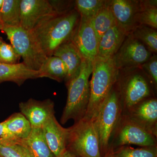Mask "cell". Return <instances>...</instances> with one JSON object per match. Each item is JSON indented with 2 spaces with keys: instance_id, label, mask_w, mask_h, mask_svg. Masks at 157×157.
I'll return each mask as SVG.
<instances>
[{
  "instance_id": "obj_1",
  "label": "cell",
  "mask_w": 157,
  "mask_h": 157,
  "mask_svg": "<svg viewBox=\"0 0 157 157\" xmlns=\"http://www.w3.org/2000/svg\"><path fill=\"white\" fill-rule=\"evenodd\" d=\"M80 17L75 9L48 18L32 31L46 56H52L60 45L71 40Z\"/></svg>"
},
{
  "instance_id": "obj_2",
  "label": "cell",
  "mask_w": 157,
  "mask_h": 157,
  "mask_svg": "<svg viewBox=\"0 0 157 157\" xmlns=\"http://www.w3.org/2000/svg\"><path fill=\"white\" fill-rule=\"evenodd\" d=\"M92 70L93 62L83 59L78 72L66 83L67 98L61 118L62 124L71 119L76 122L85 116L89 103V77Z\"/></svg>"
},
{
  "instance_id": "obj_3",
  "label": "cell",
  "mask_w": 157,
  "mask_h": 157,
  "mask_svg": "<svg viewBox=\"0 0 157 157\" xmlns=\"http://www.w3.org/2000/svg\"><path fill=\"white\" fill-rule=\"evenodd\" d=\"M118 73V69L112 58L104 59L97 56L93 62L89 103L84 117L94 121L101 106L117 81Z\"/></svg>"
},
{
  "instance_id": "obj_4",
  "label": "cell",
  "mask_w": 157,
  "mask_h": 157,
  "mask_svg": "<svg viewBox=\"0 0 157 157\" xmlns=\"http://www.w3.org/2000/svg\"><path fill=\"white\" fill-rule=\"evenodd\" d=\"M117 82L120 92L123 114L157 92L140 66L118 70Z\"/></svg>"
},
{
  "instance_id": "obj_5",
  "label": "cell",
  "mask_w": 157,
  "mask_h": 157,
  "mask_svg": "<svg viewBox=\"0 0 157 157\" xmlns=\"http://www.w3.org/2000/svg\"><path fill=\"white\" fill-rule=\"evenodd\" d=\"M123 114L122 103L117 81L98 112L94 123L99 136L101 155L109 151L114 130Z\"/></svg>"
},
{
  "instance_id": "obj_6",
  "label": "cell",
  "mask_w": 157,
  "mask_h": 157,
  "mask_svg": "<svg viewBox=\"0 0 157 157\" xmlns=\"http://www.w3.org/2000/svg\"><path fill=\"white\" fill-rule=\"evenodd\" d=\"M67 130V150L80 157H102L94 120L84 117Z\"/></svg>"
},
{
  "instance_id": "obj_7",
  "label": "cell",
  "mask_w": 157,
  "mask_h": 157,
  "mask_svg": "<svg viewBox=\"0 0 157 157\" xmlns=\"http://www.w3.org/2000/svg\"><path fill=\"white\" fill-rule=\"evenodd\" d=\"M11 44L22 58L28 69L38 71L48 57L42 50L34 34L21 27L4 26L2 30Z\"/></svg>"
},
{
  "instance_id": "obj_8",
  "label": "cell",
  "mask_w": 157,
  "mask_h": 157,
  "mask_svg": "<svg viewBox=\"0 0 157 157\" xmlns=\"http://www.w3.org/2000/svg\"><path fill=\"white\" fill-rule=\"evenodd\" d=\"M157 138L122 114L113 132L109 147L112 144L120 147L131 144L141 147L157 146Z\"/></svg>"
},
{
  "instance_id": "obj_9",
  "label": "cell",
  "mask_w": 157,
  "mask_h": 157,
  "mask_svg": "<svg viewBox=\"0 0 157 157\" xmlns=\"http://www.w3.org/2000/svg\"><path fill=\"white\" fill-rule=\"evenodd\" d=\"M153 54L131 34L126 37L113 59L118 70L140 66Z\"/></svg>"
},
{
  "instance_id": "obj_10",
  "label": "cell",
  "mask_w": 157,
  "mask_h": 157,
  "mask_svg": "<svg viewBox=\"0 0 157 157\" xmlns=\"http://www.w3.org/2000/svg\"><path fill=\"white\" fill-rule=\"evenodd\" d=\"M59 15L48 0H21L20 27L32 32L45 20Z\"/></svg>"
},
{
  "instance_id": "obj_11",
  "label": "cell",
  "mask_w": 157,
  "mask_h": 157,
  "mask_svg": "<svg viewBox=\"0 0 157 157\" xmlns=\"http://www.w3.org/2000/svg\"><path fill=\"white\" fill-rule=\"evenodd\" d=\"M71 41L83 59L94 60L98 55L99 41L89 19L80 16Z\"/></svg>"
},
{
  "instance_id": "obj_12",
  "label": "cell",
  "mask_w": 157,
  "mask_h": 157,
  "mask_svg": "<svg viewBox=\"0 0 157 157\" xmlns=\"http://www.w3.org/2000/svg\"><path fill=\"white\" fill-rule=\"evenodd\" d=\"M124 115L157 137V99L156 97L141 101Z\"/></svg>"
},
{
  "instance_id": "obj_13",
  "label": "cell",
  "mask_w": 157,
  "mask_h": 157,
  "mask_svg": "<svg viewBox=\"0 0 157 157\" xmlns=\"http://www.w3.org/2000/svg\"><path fill=\"white\" fill-rule=\"evenodd\" d=\"M21 112L29 122L32 128H42L43 124L55 115L54 103L50 99L40 101L30 98L19 104Z\"/></svg>"
},
{
  "instance_id": "obj_14",
  "label": "cell",
  "mask_w": 157,
  "mask_h": 157,
  "mask_svg": "<svg viewBox=\"0 0 157 157\" xmlns=\"http://www.w3.org/2000/svg\"><path fill=\"white\" fill-rule=\"evenodd\" d=\"M116 23L127 35L136 27L135 16L140 11L139 0H109Z\"/></svg>"
},
{
  "instance_id": "obj_15",
  "label": "cell",
  "mask_w": 157,
  "mask_h": 157,
  "mask_svg": "<svg viewBox=\"0 0 157 157\" xmlns=\"http://www.w3.org/2000/svg\"><path fill=\"white\" fill-rule=\"evenodd\" d=\"M42 129L50 150L55 157H58L67 150V128L62 127L54 115L43 124Z\"/></svg>"
},
{
  "instance_id": "obj_16",
  "label": "cell",
  "mask_w": 157,
  "mask_h": 157,
  "mask_svg": "<svg viewBox=\"0 0 157 157\" xmlns=\"http://www.w3.org/2000/svg\"><path fill=\"white\" fill-rule=\"evenodd\" d=\"M128 35L116 23L107 31L99 42L97 56L112 58L122 44Z\"/></svg>"
},
{
  "instance_id": "obj_17",
  "label": "cell",
  "mask_w": 157,
  "mask_h": 157,
  "mask_svg": "<svg viewBox=\"0 0 157 157\" xmlns=\"http://www.w3.org/2000/svg\"><path fill=\"white\" fill-rule=\"evenodd\" d=\"M52 56L60 59L67 67V74L64 80L66 83L78 72L84 59L71 40L60 45Z\"/></svg>"
},
{
  "instance_id": "obj_18",
  "label": "cell",
  "mask_w": 157,
  "mask_h": 157,
  "mask_svg": "<svg viewBox=\"0 0 157 157\" xmlns=\"http://www.w3.org/2000/svg\"><path fill=\"white\" fill-rule=\"evenodd\" d=\"M39 78L38 71L30 70L22 62L12 65L0 63V84L11 82L20 86L28 79Z\"/></svg>"
},
{
  "instance_id": "obj_19",
  "label": "cell",
  "mask_w": 157,
  "mask_h": 157,
  "mask_svg": "<svg viewBox=\"0 0 157 157\" xmlns=\"http://www.w3.org/2000/svg\"><path fill=\"white\" fill-rule=\"evenodd\" d=\"M20 144L26 149L31 157H55L47 144L42 128H32L28 137L21 140Z\"/></svg>"
},
{
  "instance_id": "obj_20",
  "label": "cell",
  "mask_w": 157,
  "mask_h": 157,
  "mask_svg": "<svg viewBox=\"0 0 157 157\" xmlns=\"http://www.w3.org/2000/svg\"><path fill=\"white\" fill-rule=\"evenodd\" d=\"M39 78L46 77L58 82L65 80L67 69L64 63L58 57H48L39 71Z\"/></svg>"
},
{
  "instance_id": "obj_21",
  "label": "cell",
  "mask_w": 157,
  "mask_h": 157,
  "mask_svg": "<svg viewBox=\"0 0 157 157\" xmlns=\"http://www.w3.org/2000/svg\"><path fill=\"white\" fill-rule=\"evenodd\" d=\"M5 125L12 136L21 141L28 137L32 128L26 118L21 113H15L4 121Z\"/></svg>"
},
{
  "instance_id": "obj_22",
  "label": "cell",
  "mask_w": 157,
  "mask_h": 157,
  "mask_svg": "<svg viewBox=\"0 0 157 157\" xmlns=\"http://www.w3.org/2000/svg\"><path fill=\"white\" fill-rule=\"evenodd\" d=\"M89 20L99 42L104 34L116 23L109 7V0H107L105 6Z\"/></svg>"
},
{
  "instance_id": "obj_23",
  "label": "cell",
  "mask_w": 157,
  "mask_h": 157,
  "mask_svg": "<svg viewBox=\"0 0 157 157\" xmlns=\"http://www.w3.org/2000/svg\"><path fill=\"white\" fill-rule=\"evenodd\" d=\"M21 0H4L0 18L4 26H20Z\"/></svg>"
},
{
  "instance_id": "obj_24",
  "label": "cell",
  "mask_w": 157,
  "mask_h": 157,
  "mask_svg": "<svg viewBox=\"0 0 157 157\" xmlns=\"http://www.w3.org/2000/svg\"><path fill=\"white\" fill-rule=\"evenodd\" d=\"M130 34L142 42L152 53L157 54V29L148 26L138 25Z\"/></svg>"
},
{
  "instance_id": "obj_25",
  "label": "cell",
  "mask_w": 157,
  "mask_h": 157,
  "mask_svg": "<svg viewBox=\"0 0 157 157\" xmlns=\"http://www.w3.org/2000/svg\"><path fill=\"white\" fill-rule=\"evenodd\" d=\"M107 2V0H76L75 8L81 17L90 19L105 6Z\"/></svg>"
},
{
  "instance_id": "obj_26",
  "label": "cell",
  "mask_w": 157,
  "mask_h": 157,
  "mask_svg": "<svg viewBox=\"0 0 157 157\" xmlns=\"http://www.w3.org/2000/svg\"><path fill=\"white\" fill-rule=\"evenodd\" d=\"M117 157H157V146L135 148L130 146L120 147L114 153Z\"/></svg>"
},
{
  "instance_id": "obj_27",
  "label": "cell",
  "mask_w": 157,
  "mask_h": 157,
  "mask_svg": "<svg viewBox=\"0 0 157 157\" xmlns=\"http://www.w3.org/2000/svg\"><path fill=\"white\" fill-rule=\"evenodd\" d=\"M136 26L144 25L157 29V8L138 11L135 16Z\"/></svg>"
},
{
  "instance_id": "obj_28",
  "label": "cell",
  "mask_w": 157,
  "mask_h": 157,
  "mask_svg": "<svg viewBox=\"0 0 157 157\" xmlns=\"http://www.w3.org/2000/svg\"><path fill=\"white\" fill-rule=\"evenodd\" d=\"M21 57L11 44L3 41L0 45V63L8 64L19 63Z\"/></svg>"
},
{
  "instance_id": "obj_29",
  "label": "cell",
  "mask_w": 157,
  "mask_h": 157,
  "mask_svg": "<svg viewBox=\"0 0 157 157\" xmlns=\"http://www.w3.org/2000/svg\"><path fill=\"white\" fill-rule=\"evenodd\" d=\"M0 156L31 157L26 149L17 144L9 145H0Z\"/></svg>"
},
{
  "instance_id": "obj_30",
  "label": "cell",
  "mask_w": 157,
  "mask_h": 157,
  "mask_svg": "<svg viewBox=\"0 0 157 157\" xmlns=\"http://www.w3.org/2000/svg\"><path fill=\"white\" fill-rule=\"evenodd\" d=\"M151 81L155 90H157V55L153 54L150 58L140 66Z\"/></svg>"
},
{
  "instance_id": "obj_31",
  "label": "cell",
  "mask_w": 157,
  "mask_h": 157,
  "mask_svg": "<svg viewBox=\"0 0 157 157\" xmlns=\"http://www.w3.org/2000/svg\"><path fill=\"white\" fill-rule=\"evenodd\" d=\"M49 1L55 11L59 15L66 14L75 9V1Z\"/></svg>"
},
{
  "instance_id": "obj_32",
  "label": "cell",
  "mask_w": 157,
  "mask_h": 157,
  "mask_svg": "<svg viewBox=\"0 0 157 157\" xmlns=\"http://www.w3.org/2000/svg\"><path fill=\"white\" fill-rule=\"evenodd\" d=\"M17 144H20L19 140L9 133L4 121L0 123V145H9Z\"/></svg>"
},
{
  "instance_id": "obj_33",
  "label": "cell",
  "mask_w": 157,
  "mask_h": 157,
  "mask_svg": "<svg viewBox=\"0 0 157 157\" xmlns=\"http://www.w3.org/2000/svg\"><path fill=\"white\" fill-rule=\"evenodd\" d=\"M57 157H80L78 156L77 155L74 154L73 153L69 151L66 150L63 153Z\"/></svg>"
},
{
  "instance_id": "obj_34",
  "label": "cell",
  "mask_w": 157,
  "mask_h": 157,
  "mask_svg": "<svg viewBox=\"0 0 157 157\" xmlns=\"http://www.w3.org/2000/svg\"><path fill=\"white\" fill-rule=\"evenodd\" d=\"M104 157H117L112 150L109 149Z\"/></svg>"
},
{
  "instance_id": "obj_35",
  "label": "cell",
  "mask_w": 157,
  "mask_h": 157,
  "mask_svg": "<svg viewBox=\"0 0 157 157\" xmlns=\"http://www.w3.org/2000/svg\"><path fill=\"white\" fill-rule=\"evenodd\" d=\"M4 25H3L2 20H1V18H0V30L2 31L3 28H4Z\"/></svg>"
},
{
  "instance_id": "obj_36",
  "label": "cell",
  "mask_w": 157,
  "mask_h": 157,
  "mask_svg": "<svg viewBox=\"0 0 157 157\" xmlns=\"http://www.w3.org/2000/svg\"><path fill=\"white\" fill-rule=\"evenodd\" d=\"M3 3H4V0H0V11L2 8Z\"/></svg>"
},
{
  "instance_id": "obj_37",
  "label": "cell",
  "mask_w": 157,
  "mask_h": 157,
  "mask_svg": "<svg viewBox=\"0 0 157 157\" xmlns=\"http://www.w3.org/2000/svg\"><path fill=\"white\" fill-rule=\"evenodd\" d=\"M3 41H3V39L0 37V45H1V44H2V42Z\"/></svg>"
},
{
  "instance_id": "obj_38",
  "label": "cell",
  "mask_w": 157,
  "mask_h": 157,
  "mask_svg": "<svg viewBox=\"0 0 157 157\" xmlns=\"http://www.w3.org/2000/svg\"><path fill=\"white\" fill-rule=\"evenodd\" d=\"M0 157H1V156H0Z\"/></svg>"
}]
</instances>
